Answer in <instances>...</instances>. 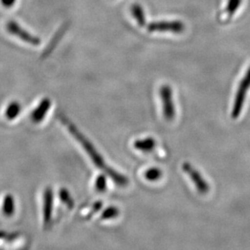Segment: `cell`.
Listing matches in <instances>:
<instances>
[{"label":"cell","instance_id":"6","mask_svg":"<svg viewBox=\"0 0 250 250\" xmlns=\"http://www.w3.org/2000/svg\"><path fill=\"white\" fill-rule=\"evenodd\" d=\"M7 30L8 33L12 35L17 36V38L21 39L25 42L33 45H38L41 44L40 38H37L35 36L32 35L30 33L24 30L21 26H20L17 22L11 21L7 24Z\"/></svg>","mask_w":250,"mask_h":250},{"label":"cell","instance_id":"10","mask_svg":"<svg viewBox=\"0 0 250 250\" xmlns=\"http://www.w3.org/2000/svg\"><path fill=\"white\" fill-rule=\"evenodd\" d=\"M2 212L7 216H12L14 215L16 210V203H15L14 197L11 194H7L5 196L2 201Z\"/></svg>","mask_w":250,"mask_h":250},{"label":"cell","instance_id":"17","mask_svg":"<svg viewBox=\"0 0 250 250\" xmlns=\"http://www.w3.org/2000/svg\"><path fill=\"white\" fill-rule=\"evenodd\" d=\"M241 1L242 0H229L226 8L227 13L229 16H232L236 12V10L238 9L241 5Z\"/></svg>","mask_w":250,"mask_h":250},{"label":"cell","instance_id":"2","mask_svg":"<svg viewBox=\"0 0 250 250\" xmlns=\"http://www.w3.org/2000/svg\"><path fill=\"white\" fill-rule=\"evenodd\" d=\"M250 87V66L246 72V76L242 79L239 85L238 90L236 92L233 108L231 110V117L234 119L238 118L243 108L244 103L246 101V94Z\"/></svg>","mask_w":250,"mask_h":250},{"label":"cell","instance_id":"4","mask_svg":"<svg viewBox=\"0 0 250 250\" xmlns=\"http://www.w3.org/2000/svg\"><path fill=\"white\" fill-rule=\"evenodd\" d=\"M147 29L149 32H160V33H181L184 31L185 25L182 22L178 21H158L152 22L148 24Z\"/></svg>","mask_w":250,"mask_h":250},{"label":"cell","instance_id":"3","mask_svg":"<svg viewBox=\"0 0 250 250\" xmlns=\"http://www.w3.org/2000/svg\"><path fill=\"white\" fill-rule=\"evenodd\" d=\"M160 95L163 102L164 117L166 120H172L176 114V110H175L174 104L172 102V92L171 87L168 85H163L160 89Z\"/></svg>","mask_w":250,"mask_h":250},{"label":"cell","instance_id":"7","mask_svg":"<svg viewBox=\"0 0 250 250\" xmlns=\"http://www.w3.org/2000/svg\"><path fill=\"white\" fill-rule=\"evenodd\" d=\"M54 208V194L52 189L46 188L43 194V221L45 226H49L52 221Z\"/></svg>","mask_w":250,"mask_h":250},{"label":"cell","instance_id":"12","mask_svg":"<svg viewBox=\"0 0 250 250\" xmlns=\"http://www.w3.org/2000/svg\"><path fill=\"white\" fill-rule=\"evenodd\" d=\"M131 14H132L133 17L136 20L139 26H144L146 24V18H145L144 8L140 5L138 3L132 5Z\"/></svg>","mask_w":250,"mask_h":250},{"label":"cell","instance_id":"1","mask_svg":"<svg viewBox=\"0 0 250 250\" xmlns=\"http://www.w3.org/2000/svg\"><path fill=\"white\" fill-rule=\"evenodd\" d=\"M61 120L63 124L66 125V128L69 130V132L71 133L72 136L76 139V141H78L79 144H81L82 147L84 149L87 156L91 158V161H92V163L94 164L96 167H98L102 171H104V173L107 176L111 177L113 182L117 183L119 187H125L128 184L127 177H125L124 175L121 174L112 167H109L105 163L104 158L99 153V151H97V149L95 147L94 145L87 138L85 137L84 135H82V133L72 123H70L64 117L61 118Z\"/></svg>","mask_w":250,"mask_h":250},{"label":"cell","instance_id":"15","mask_svg":"<svg viewBox=\"0 0 250 250\" xmlns=\"http://www.w3.org/2000/svg\"><path fill=\"white\" fill-rule=\"evenodd\" d=\"M59 196H60V199H61L62 202L65 203L66 206H67L69 208H71L73 207V199L71 198V194L69 193L67 189H62L60 190V193H59Z\"/></svg>","mask_w":250,"mask_h":250},{"label":"cell","instance_id":"5","mask_svg":"<svg viewBox=\"0 0 250 250\" xmlns=\"http://www.w3.org/2000/svg\"><path fill=\"white\" fill-rule=\"evenodd\" d=\"M182 169L184 170L185 172H187L189 175V177L191 178L192 182H194L196 188L198 191L202 194H208L210 190V187L208 182H206L203 176L200 174V172L198 170H196L194 167H192L190 164L188 162L182 165Z\"/></svg>","mask_w":250,"mask_h":250},{"label":"cell","instance_id":"9","mask_svg":"<svg viewBox=\"0 0 250 250\" xmlns=\"http://www.w3.org/2000/svg\"><path fill=\"white\" fill-rule=\"evenodd\" d=\"M156 143L153 138H146L144 139H138L134 143V147L139 151L149 152L155 148Z\"/></svg>","mask_w":250,"mask_h":250},{"label":"cell","instance_id":"18","mask_svg":"<svg viewBox=\"0 0 250 250\" xmlns=\"http://www.w3.org/2000/svg\"><path fill=\"white\" fill-rule=\"evenodd\" d=\"M0 1H1L2 6L7 7V8L12 7L14 5L15 2H16V0H0Z\"/></svg>","mask_w":250,"mask_h":250},{"label":"cell","instance_id":"13","mask_svg":"<svg viewBox=\"0 0 250 250\" xmlns=\"http://www.w3.org/2000/svg\"><path fill=\"white\" fill-rule=\"evenodd\" d=\"M144 177L147 181L156 182L162 177V171L158 167H151L146 170L144 173Z\"/></svg>","mask_w":250,"mask_h":250},{"label":"cell","instance_id":"14","mask_svg":"<svg viewBox=\"0 0 250 250\" xmlns=\"http://www.w3.org/2000/svg\"><path fill=\"white\" fill-rule=\"evenodd\" d=\"M119 215V210L116 207H109L106 208L102 213V219L103 220H109L112 219H115Z\"/></svg>","mask_w":250,"mask_h":250},{"label":"cell","instance_id":"8","mask_svg":"<svg viewBox=\"0 0 250 250\" xmlns=\"http://www.w3.org/2000/svg\"><path fill=\"white\" fill-rule=\"evenodd\" d=\"M51 106V102L48 98H44L39 103L36 109L33 110L31 114V118L34 123H40L42 122L43 119L45 118L48 112L50 110Z\"/></svg>","mask_w":250,"mask_h":250},{"label":"cell","instance_id":"16","mask_svg":"<svg viewBox=\"0 0 250 250\" xmlns=\"http://www.w3.org/2000/svg\"><path fill=\"white\" fill-rule=\"evenodd\" d=\"M95 187L97 191L104 192L107 188V180L105 175H100L95 182Z\"/></svg>","mask_w":250,"mask_h":250},{"label":"cell","instance_id":"11","mask_svg":"<svg viewBox=\"0 0 250 250\" xmlns=\"http://www.w3.org/2000/svg\"><path fill=\"white\" fill-rule=\"evenodd\" d=\"M21 111V105L17 102H13L8 104L5 111V116L8 120H14L20 115Z\"/></svg>","mask_w":250,"mask_h":250}]
</instances>
